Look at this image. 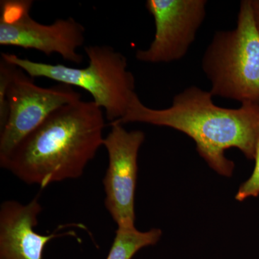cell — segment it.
<instances>
[{
  "label": "cell",
  "mask_w": 259,
  "mask_h": 259,
  "mask_svg": "<svg viewBox=\"0 0 259 259\" xmlns=\"http://www.w3.org/2000/svg\"><path fill=\"white\" fill-rule=\"evenodd\" d=\"M212 94L197 86L177 94L171 106L150 108L137 94L125 116L110 125L142 122L171 127L190 137L199 154L209 166L225 177H231L235 164L225 156L226 150L236 148L248 159H254L259 141V105L243 103L236 109L214 105Z\"/></svg>",
  "instance_id": "obj_1"
},
{
  "label": "cell",
  "mask_w": 259,
  "mask_h": 259,
  "mask_svg": "<svg viewBox=\"0 0 259 259\" xmlns=\"http://www.w3.org/2000/svg\"><path fill=\"white\" fill-rule=\"evenodd\" d=\"M103 110L93 101L67 104L51 114L0 159V166L42 188L82 176L103 146Z\"/></svg>",
  "instance_id": "obj_2"
},
{
  "label": "cell",
  "mask_w": 259,
  "mask_h": 259,
  "mask_svg": "<svg viewBox=\"0 0 259 259\" xmlns=\"http://www.w3.org/2000/svg\"><path fill=\"white\" fill-rule=\"evenodd\" d=\"M84 51L89 64L83 69L36 62L6 53H2L1 58L30 77L47 78L86 90L97 106L105 110L110 123L120 120L136 94V81L127 69V59L110 46H88Z\"/></svg>",
  "instance_id": "obj_3"
},
{
  "label": "cell",
  "mask_w": 259,
  "mask_h": 259,
  "mask_svg": "<svg viewBox=\"0 0 259 259\" xmlns=\"http://www.w3.org/2000/svg\"><path fill=\"white\" fill-rule=\"evenodd\" d=\"M202 69L213 97L259 105V32L250 0L240 3L236 28L214 34Z\"/></svg>",
  "instance_id": "obj_4"
},
{
  "label": "cell",
  "mask_w": 259,
  "mask_h": 259,
  "mask_svg": "<svg viewBox=\"0 0 259 259\" xmlns=\"http://www.w3.org/2000/svg\"><path fill=\"white\" fill-rule=\"evenodd\" d=\"M33 1L4 0L0 3V45L32 49L80 64L78 48L85 42L84 26L72 17L57 19L50 25L35 21L30 15Z\"/></svg>",
  "instance_id": "obj_5"
},
{
  "label": "cell",
  "mask_w": 259,
  "mask_h": 259,
  "mask_svg": "<svg viewBox=\"0 0 259 259\" xmlns=\"http://www.w3.org/2000/svg\"><path fill=\"white\" fill-rule=\"evenodd\" d=\"M9 114L0 131V159L8 156L30 133L52 112L67 104L81 100V94L69 85L41 88L23 70L15 67L6 93Z\"/></svg>",
  "instance_id": "obj_6"
},
{
  "label": "cell",
  "mask_w": 259,
  "mask_h": 259,
  "mask_svg": "<svg viewBox=\"0 0 259 259\" xmlns=\"http://www.w3.org/2000/svg\"><path fill=\"white\" fill-rule=\"evenodd\" d=\"M207 5L206 0H147L156 32L148 49L136 51L137 60L163 64L183 59L205 20Z\"/></svg>",
  "instance_id": "obj_7"
},
{
  "label": "cell",
  "mask_w": 259,
  "mask_h": 259,
  "mask_svg": "<svg viewBox=\"0 0 259 259\" xmlns=\"http://www.w3.org/2000/svg\"><path fill=\"white\" fill-rule=\"evenodd\" d=\"M104 139L109 163L104 177L105 205L117 227L135 226V194L138 156L144 142L143 131H127L122 125H111Z\"/></svg>",
  "instance_id": "obj_8"
},
{
  "label": "cell",
  "mask_w": 259,
  "mask_h": 259,
  "mask_svg": "<svg viewBox=\"0 0 259 259\" xmlns=\"http://www.w3.org/2000/svg\"><path fill=\"white\" fill-rule=\"evenodd\" d=\"M41 212L37 196L28 204L7 200L1 204L0 259H42L44 248L53 238L74 233H37L35 228Z\"/></svg>",
  "instance_id": "obj_9"
},
{
  "label": "cell",
  "mask_w": 259,
  "mask_h": 259,
  "mask_svg": "<svg viewBox=\"0 0 259 259\" xmlns=\"http://www.w3.org/2000/svg\"><path fill=\"white\" fill-rule=\"evenodd\" d=\"M162 236L158 228L146 232L136 227H117L111 248L106 259H132L145 247L156 245Z\"/></svg>",
  "instance_id": "obj_10"
},
{
  "label": "cell",
  "mask_w": 259,
  "mask_h": 259,
  "mask_svg": "<svg viewBox=\"0 0 259 259\" xmlns=\"http://www.w3.org/2000/svg\"><path fill=\"white\" fill-rule=\"evenodd\" d=\"M16 66L7 62L4 59L0 60V131L5 127L9 114L6 93L8 85L13 77Z\"/></svg>",
  "instance_id": "obj_11"
},
{
  "label": "cell",
  "mask_w": 259,
  "mask_h": 259,
  "mask_svg": "<svg viewBox=\"0 0 259 259\" xmlns=\"http://www.w3.org/2000/svg\"><path fill=\"white\" fill-rule=\"evenodd\" d=\"M255 168L253 174L246 182L240 187L236 195V200L241 201L248 197L259 195V141L255 154Z\"/></svg>",
  "instance_id": "obj_12"
},
{
  "label": "cell",
  "mask_w": 259,
  "mask_h": 259,
  "mask_svg": "<svg viewBox=\"0 0 259 259\" xmlns=\"http://www.w3.org/2000/svg\"><path fill=\"white\" fill-rule=\"evenodd\" d=\"M257 30L259 32V0H250Z\"/></svg>",
  "instance_id": "obj_13"
}]
</instances>
